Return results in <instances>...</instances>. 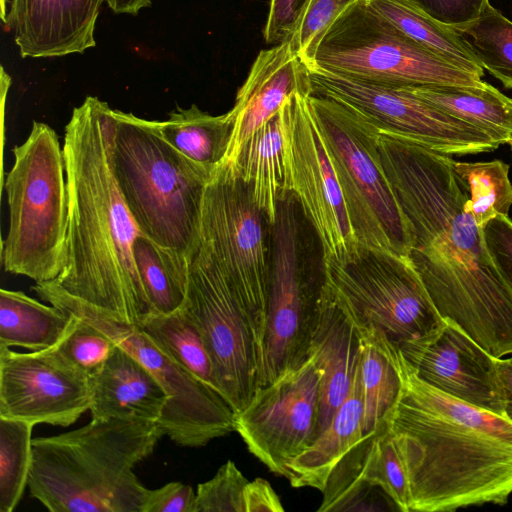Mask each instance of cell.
I'll return each mask as SVG.
<instances>
[{"label": "cell", "mask_w": 512, "mask_h": 512, "mask_svg": "<svg viewBox=\"0 0 512 512\" xmlns=\"http://www.w3.org/2000/svg\"><path fill=\"white\" fill-rule=\"evenodd\" d=\"M138 325L175 363L220 393L202 335L183 307L168 314L152 313Z\"/></svg>", "instance_id": "cell-31"}, {"label": "cell", "mask_w": 512, "mask_h": 512, "mask_svg": "<svg viewBox=\"0 0 512 512\" xmlns=\"http://www.w3.org/2000/svg\"><path fill=\"white\" fill-rule=\"evenodd\" d=\"M406 36L453 65L483 77L480 61L451 26L438 22L409 0H367Z\"/></svg>", "instance_id": "cell-29"}, {"label": "cell", "mask_w": 512, "mask_h": 512, "mask_svg": "<svg viewBox=\"0 0 512 512\" xmlns=\"http://www.w3.org/2000/svg\"><path fill=\"white\" fill-rule=\"evenodd\" d=\"M114 173L141 233L191 258L212 174L172 147L155 121L114 110Z\"/></svg>", "instance_id": "cell-5"}, {"label": "cell", "mask_w": 512, "mask_h": 512, "mask_svg": "<svg viewBox=\"0 0 512 512\" xmlns=\"http://www.w3.org/2000/svg\"><path fill=\"white\" fill-rule=\"evenodd\" d=\"M440 23L454 27L476 19L489 0H409Z\"/></svg>", "instance_id": "cell-40"}, {"label": "cell", "mask_w": 512, "mask_h": 512, "mask_svg": "<svg viewBox=\"0 0 512 512\" xmlns=\"http://www.w3.org/2000/svg\"><path fill=\"white\" fill-rule=\"evenodd\" d=\"M266 224L246 184L218 168L205 188L198 247L212 257L241 302L261 351L262 368L271 256Z\"/></svg>", "instance_id": "cell-11"}, {"label": "cell", "mask_w": 512, "mask_h": 512, "mask_svg": "<svg viewBox=\"0 0 512 512\" xmlns=\"http://www.w3.org/2000/svg\"><path fill=\"white\" fill-rule=\"evenodd\" d=\"M419 378L469 404L505 415L499 359L455 322L444 319L427 336L399 348Z\"/></svg>", "instance_id": "cell-18"}, {"label": "cell", "mask_w": 512, "mask_h": 512, "mask_svg": "<svg viewBox=\"0 0 512 512\" xmlns=\"http://www.w3.org/2000/svg\"><path fill=\"white\" fill-rule=\"evenodd\" d=\"M114 128V109L94 96L74 108L65 126L67 263L55 280L69 294L140 324L154 310L134 260L141 231L114 173Z\"/></svg>", "instance_id": "cell-2"}, {"label": "cell", "mask_w": 512, "mask_h": 512, "mask_svg": "<svg viewBox=\"0 0 512 512\" xmlns=\"http://www.w3.org/2000/svg\"><path fill=\"white\" fill-rule=\"evenodd\" d=\"M106 2L116 14L136 15L142 8L151 5V0H106Z\"/></svg>", "instance_id": "cell-44"}, {"label": "cell", "mask_w": 512, "mask_h": 512, "mask_svg": "<svg viewBox=\"0 0 512 512\" xmlns=\"http://www.w3.org/2000/svg\"><path fill=\"white\" fill-rule=\"evenodd\" d=\"M309 0H270L263 29L265 43L277 45L290 40Z\"/></svg>", "instance_id": "cell-39"}, {"label": "cell", "mask_w": 512, "mask_h": 512, "mask_svg": "<svg viewBox=\"0 0 512 512\" xmlns=\"http://www.w3.org/2000/svg\"><path fill=\"white\" fill-rule=\"evenodd\" d=\"M443 112L486 132L497 143L512 138V99L485 82L481 87L456 85L405 86Z\"/></svg>", "instance_id": "cell-26"}, {"label": "cell", "mask_w": 512, "mask_h": 512, "mask_svg": "<svg viewBox=\"0 0 512 512\" xmlns=\"http://www.w3.org/2000/svg\"><path fill=\"white\" fill-rule=\"evenodd\" d=\"M298 201L283 199L270 225V275L260 387L300 367L309 357L319 317L323 277H306L301 264ZM323 275V274H322Z\"/></svg>", "instance_id": "cell-12"}, {"label": "cell", "mask_w": 512, "mask_h": 512, "mask_svg": "<svg viewBox=\"0 0 512 512\" xmlns=\"http://www.w3.org/2000/svg\"><path fill=\"white\" fill-rule=\"evenodd\" d=\"M247 478L228 460L196 491V512H245L244 490Z\"/></svg>", "instance_id": "cell-37"}, {"label": "cell", "mask_w": 512, "mask_h": 512, "mask_svg": "<svg viewBox=\"0 0 512 512\" xmlns=\"http://www.w3.org/2000/svg\"><path fill=\"white\" fill-rule=\"evenodd\" d=\"M498 362L505 393V416L512 421V365L506 357Z\"/></svg>", "instance_id": "cell-43"}, {"label": "cell", "mask_w": 512, "mask_h": 512, "mask_svg": "<svg viewBox=\"0 0 512 512\" xmlns=\"http://www.w3.org/2000/svg\"><path fill=\"white\" fill-rule=\"evenodd\" d=\"M182 307L202 335L221 395L237 415L261 385L262 355L236 293L212 257L200 247L190 258Z\"/></svg>", "instance_id": "cell-13"}, {"label": "cell", "mask_w": 512, "mask_h": 512, "mask_svg": "<svg viewBox=\"0 0 512 512\" xmlns=\"http://www.w3.org/2000/svg\"><path fill=\"white\" fill-rule=\"evenodd\" d=\"M245 512H282L284 507L271 484L256 478L244 490Z\"/></svg>", "instance_id": "cell-42"}, {"label": "cell", "mask_w": 512, "mask_h": 512, "mask_svg": "<svg viewBox=\"0 0 512 512\" xmlns=\"http://www.w3.org/2000/svg\"><path fill=\"white\" fill-rule=\"evenodd\" d=\"M484 69L512 89V21L490 3L473 21L452 27Z\"/></svg>", "instance_id": "cell-33"}, {"label": "cell", "mask_w": 512, "mask_h": 512, "mask_svg": "<svg viewBox=\"0 0 512 512\" xmlns=\"http://www.w3.org/2000/svg\"><path fill=\"white\" fill-rule=\"evenodd\" d=\"M89 377L55 347L27 353L0 347V416L68 427L91 407Z\"/></svg>", "instance_id": "cell-17"}, {"label": "cell", "mask_w": 512, "mask_h": 512, "mask_svg": "<svg viewBox=\"0 0 512 512\" xmlns=\"http://www.w3.org/2000/svg\"><path fill=\"white\" fill-rule=\"evenodd\" d=\"M507 361L512 365V355L509 357H506Z\"/></svg>", "instance_id": "cell-45"}, {"label": "cell", "mask_w": 512, "mask_h": 512, "mask_svg": "<svg viewBox=\"0 0 512 512\" xmlns=\"http://www.w3.org/2000/svg\"><path fill=\"white\" fill-rule=\"evenodd\" d=\"M313 69L395 87L485 84L406 36L367 0L350 6L326 31Z\"/></svg>", "instance_id": "cell-9"}, {"label": "cell", "mask_w": 512, "mask_h": 512, "mask_svg": "<svg viewBox=\"0 0 512 512\" xmlns=\"http://www.w3.org/2000/svg\"><path fill=\"white\" fill-rule=\"evenodd\" d=\"M89 385L90 412L97 419L158 422L170 399L157 377L117 344Z\"/></svg>", "instance_id": "cell-23"}, {"label": "cell", "mask_w": 512, "mask_h": 512, "mask_svg": "<svg viewBox=\"0 0 512 512\" xmlns=\"http://www.w3.org/2000/svg\"><path fill=\"white\" fill-rule=\"evenodd\" d=\"M134 260L154 313L168 314L183 306L190 258L141 233L134 243Z\"/></svg>", "instance_id": "cell-30"}, {"label": "cell", "mask_w": 512, "mask_h": 512, "mask_svg": "<svg viewBox=\"0 0 512 512\" xmlns=\"http://www.w3.org/2000/svg\"><path fill=\"white\" fill-rule=\"evenodd\" d=\"M142 512H196V492L176 481L149 489Z\"/></svg>", "instance_id": "cell-41"}, {"label": "cell", "mask_w": 512, "mask_h": 512, "mask_svg": "<svg viewBox=\"0 0 512 512\" xmlns=\"http://www.w3.org/2000/svg\"><path fill=\"white\" fill-rule=\"evenodd\" d=\"M482 234L493 264L512 291V220L497 215L482 228Z\"/></svg>", "instance_id": "cell-38"}, {"label": "cell", "mask_w": 512, "mask_h": 512, "mask_svg": "<svg viewBox=\"0 0 512 512\" xmlns=\"http://www.w3.org/2000/svg\"><path fill=\"white\" fill-rule=\"evenodd\" d=\"M508 144L511 146V149H512V138L510 139Z\"/></svg>", "instance_id": "cell-46"}, {"label": "cell", "mask_w": 512, "mask_h": 512, "mask_svg": "<svg viewBox=\"0 0 512 512\" xmlns=\"http://www.w3.org/2000/svg\"><path fill=\"white\" fill-rule=\"evenodd\" d=\"M401 389L388 417L405 452L410 512H450L512 496V421L423 381L394 345Z\"/></svg>", "instance_id": "cell-3"}, {"label": "cell", "mask_w": 512, "mask_h": 512, "mask_svg": "<svg viewBox=\"0 0 512 512\" xmlns=\"http://www.w3.org/2000/svg\"><path fill=\"white\" fill-rule=\"evenodd\" d=\"M309 96L293 95L288 146L291 185L292 194L316 232L325 261L350 253L358 241Z\"/></svg>", "instance_id": "cell-16"}, {"label": "cell", "mask_w": 512, "mask_h": 512, "mask_svg": "<svg viewBox=\"0 0 512 512\" xmlns=\"http://www.w3.org/2000/svg\"><path fill=\"white\" fill-rule=\"evenodd\" d=\"M378 150L410 225L408 257L437 311L493 357L512 355V291L465 208L454 159L381 131Z\"/></svg>", "instance_id": "cell-1"}, {"label": "cell", "mask_w": 512, "mask_h": 512, "mask_svg": "<svg viewBox=\"0 0 512 512\" xmlns=\"http://www.w3.org/2000/svg\"><path fill=\"white\" fill-rule=\"evenodd\" d=\"M322 274L357 326L377 328L398 348L444 320L408 256L358 242L345 256L323 261Z\"/></svg>", "instance_id": "cell-10"}, {"label": "cell", "mask_w": 512, "mask_h": 512, "mask_svg": "<svg viewBox=\"0 0 512 512\" xmlns=\"http://www.w3.org/2000/svg\"><path fill=\"white\" fill-rule=\"evenodd\" d=\"M296 93L312 95L313 87L310 71L291 40L261 50L227 112L232 135L220 167L229 166L252 134Z\"/></svg>", "instance_id": "cell-19"}, {"label": "cell", "mask_w": 512, "mask_h": 512, "mask_svg": "<svg viewBox=\"0 0 512 512\" xmlns=\"http://www.w3.org/2000/svg\"><path fill=\"white\" fill-rule=\"evenodd\" d=\"M293 96L279 112L258 128L225 168L239 177L271 225L280 202L292 194L289 134Z\"/></svg>", "instance_id": "cell-22"}, {"label": "cell", "mask_w": 512, "mask_h": 512, "mask_svg": "<svg viewBox=\"0 0 512 512\" xmlns=\"http://www.w3.org/2000/svg\"><path fill=\"white\" fill-rule=\"evenodd\" d=\"M360 0H309L298 23L293 43L300 59L310 70L318 45L330 26Z\"/></svg>", "instance_id": "cell-36"}, {"label": "cell", "mask_w": 512, "mask_h": 512, "mask_svg": "<svg viewBox=\"0 0 512 512\" xmlns=\"http://www.w3.org/2000/svg\"><path fill=\"white\" fill-rule=\"evenodd\" d=\"M163 436L158 422L92 418L33 438L30 495L51 512H142L149 489L133 469Z\"/></svg>", "instance_id": "cell-4"}, {"label": "cell", "mask_w": 512, "mask_h": 512, "mask_svg": "<svg viewBox=\"0 0 512 512\" xmlns=\"http://www.w3.org/2000/svg\"><path fill=\"white\" fill-rule=\"evenodd\" d=\"M468 199L465 208L480 228L497 215H508L512 206L509 165L495 159L487 162L453 161Z\"/></svg>", "instance_id": "cell-32"}, {"label": "cell", "mask_w": 512, "mask_h": 512, "mask_svg": "<svg viewBox=\"0 0 512 512\" xmlns=\"http://www.w3.org/2000/svg\"><path fill=\"white\" fill-rule=\"evenodd\" d=\"M5 179L9 228L3 241L5 271L38 282L57 279L67 263L68 189L56 132L34 122L13 148Z\"/></svg>", "instance_id": "cell-6"}, {"label": "cell", "mask_w": 512, "mask_h": 512, "mask_svg": "<svg viewBox=\"0 0 512 512\" xmlns=\"http://www.w3.org/2000/svg\"><path fill=\"white\" fill-rule=\"evenodd\" d=\"M357 327L361 334L358 375L367 434L390 415L400 393L401 379L394 359V344L375 327Z\"/></svg>", "instance_id": "cell-27"}, {"label": "cell", "mask_w": 512, "mask_h": 512, "mask_svg": "<svg viewBox=\"0 0 512 512\" xmlns=\"http://www.w3.org/2000/svg\"><path fill=\"white\" fill-rule=\"evenodd\" d=\"M106 0H12L7 22L23 58L83 53L96 45V21Z\"/></svg>", "instance_id": "cell-20"}, {"label": "cell", "mask_w": 512, "mask_h": 512, "mask_svg": "<svg viewBox=\"0 0 512 512\" xmlns=\"http://www.w3.org/2000/svg\"><path fill=\"white\" fill-rule=\"evenodd\" d=\"M320 371L312 356L300 367L260 387L236 415L235 431L274 474L288 478V464L317 437Z\"/></svg>", "instance_id": "cell-15"}, {"label": "cell", "mask_w": 512, "mask_h": 512, "mask_svg": "<svg viewBox=\"0 0 512 512\" xmlns=\"http://www.w3.org/2000/svg\"><path fill=\"white\" fill-rule=\"evenodd\" d=\"M34 426L0 416V512H12L28 485Z\"/></svg>", "instance_id": "cell-34"}, {"label": "cell", "mask_w": 512, "mask_h": 512, "mask_svg": "<svg viewBox=\"0 0 512 512\" xmlns=\"http://www.w3.org/2000/svg\"><path fill=\"white\" fill-rule=\"evenodd\" d=\"M308 100L357 241L409 256L412 233L382 166L380 130L340 101L317 94Z\"/></svg>", "instance_id": "cell-7"}, {"label": "cell", "mask_w": 512, "mask_h": 512, "mask_svg": "<svg viewBox=\"0 0 512 512\" xmlns=\"http://www.w3.org/2000/svg\"><path fill=\"white\" fill-rule=\"evenodd\" d=\"M115 346L109 336L78 317L75 328L55 348L67 362L90 377L104 366Z\"/></svg>", "instance_id": "cell-35"}, {"label": "cell", "mask_w": 512, "mask_h": 512, "mask_svg": "<svg viewBox=\"0 0 512 512\" xmlns=\"http://www.w3.org/2000/svg\"><path fill=\"white\" fill-rule=\"evenodd\" d=\"M309 71L312 94L348 105L383 133L449 156L491 152L500 146L486 132L439 110L405 87L367 82L319 69Z\"/></svg>", "instance_id": "cell-14"}, {"label": "cell", "mask_w": 512, "mask_h": 512, "mask_svg": "<svg viewBox=\"0 0 512 512\" xmlns=\"http://www.w3.org/2000/svg\"><path fill=\"white\" fill-rule=\"evenodd\" d=\"M32 290L105 333L157 377L170 396L158 424L174 443L200 448L235 431L236 414L226 399L175 363L138 324L69 294L56 280L35 283Z\"/></svg>", "instance_id": "cell-8"}, {"label": "cell", "mask_w": 512, "mask_h": 512, "mask_svg": "<svg viewBox=\"0 0 512 512\" xmlns=\"http://www.w3.org/2000/svg\"><path fill=\"white\" fill-rule=\"evenodd\" d=\"M365 436L361 386L357 371L349 394L332 421L315 441L289 464L293 487L323 491L330 474L343 456Z\"/></svg>", "instance_id": "cell-24"}, {"label": "cell", "mask_w": 512, "mask_h": 512, "mask_svg": "<svg viewBox=\"0 0 512 512\" xmlns=\"http://www.w3.org/2000/svg\"><path fill=\"white\" fill-rule=\"evenodd\" d=\"M161 136L189 160L213 174L222 164L232 135L228 114L214 116L196 105L178 107L155 121Z\"/></svg>", "instance_id": "cell-28"}, {"label": "cell", "mask_w": 512, "mask_h": 512, "mask_svg": "<svg viewBox=\"0 0 512 512\" xmlns=\"http://www.w3.org/2000/svg\"><path fill=\"white\" fill-rule=\"evenodd\" d=\"M77 323V316L54 305L42 304L20 291L0 290V347L50 349Z\"/></svg>", "instance_id": "cell-25"}, {"label": "cell", "mask_w": 512, "mask_h": 512, "mask_svg": "<svg viewBox=\"0 0 512 512\" xmlns=\"http://www.w3.org/2000/svg\"><path fill=\"white\" fill-rule=\"evenodd\" d=\"M360 353L359 329L323 278L319 317L310 351L320 371L317 437L348 396Z\"/></svg>", "instance_id": "cell-21"}]
</instances>
